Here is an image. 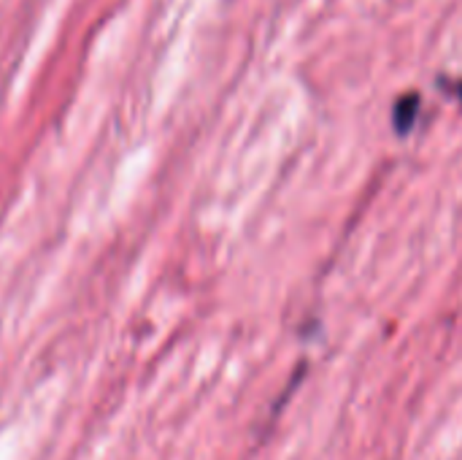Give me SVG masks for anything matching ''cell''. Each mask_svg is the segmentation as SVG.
<instances>
[{
    "mask_svg": "<svg viewBox=\"0 0 462 460\" xmlns=\"http://www.w3.org/2000/svg\"><path fill=\"white\" fill-rule=\"evenodd\" d=\"M420 95L417 92H409V95H403L398 103H395V114H393V119H395V130H401V133H409L411 130V125H414V119H417V111H420Z\"/></svg>",
    "mask_w": 462,
    "mask_h": 460,
    "instance_id": "obj_1",
    "label": "cell"
},
{
    "mask_svg": "<svg viewBox=\"0 0 462 460\" xmlns=\"http://www.w3.org/2000/svg\"><path fill=\"white\" fill-rule=\"evenodd\" d=\"M460 98H462V84H460Z\"/></svg>",
    "mask_w": 462,
    "mask_h": 460,
    "instance_id": "obj_2",
    "label": "cell"
}]
</instances>
